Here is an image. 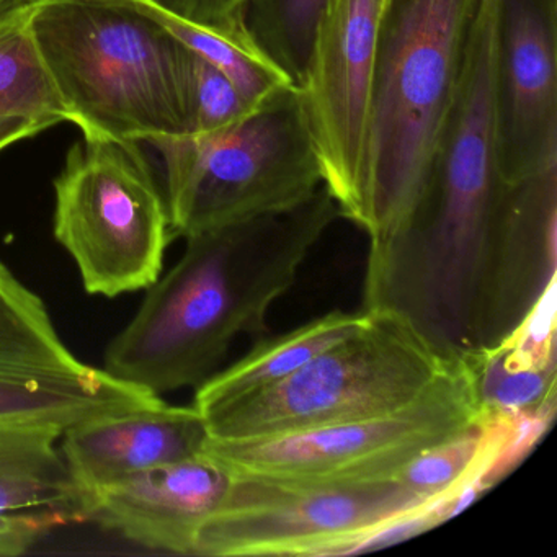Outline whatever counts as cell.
<instances>
[{
	"instance_id": "11",
	"label": "cell",
	"mask_w": 557,
	"mask_h": 557,
	"mask_svg": "<svg viewBox=\"0 0 557 557\" xmlns=\"http://www.w3.org/2000/svg\"><path fill=\"white\" fill-rule=\"evenodd\" d=\"M495 103L504 177L557 165V0H498Z\"/></svg>"
},
{
	"instance_id": "2",
	"label": "cell",
	"mask_w": 557,
	"mask_h": 557,
	"mask_svg": "<svg viewBox=\"0 0 557 557\" xmlns=\"http://www.w3.org/2000/svg\"><path fill=\"white\" fill-rule=\"evenodd\" d=\"M32 30L84 138L190 135L191 51L133 0H41Z\"/></svg>"
},
{
	"instance_id": "1",
	"label": "cell",
	"mask_w": 557,
	"mask_h": 557,
	"mask_svg": "<svg viewBox=\"0 0 557 557\" xmlns=\"http://www.w3.org/2000/svg\"><path fill=\"white\" fill-rule=\"evenodd\" d=\"M338 218L322 187L292 210L185 237L178 262L110 342L103 370L156 396L197 389L239 335L265 334L270 308Z\"/></svg>"
},
{
	"instance_id": "4",
	"label": "cell",
	"mask_w": 557,
	"mask_h": 557,
	"mask_svg": "<svg viewBox=\"0 0 557 557\" xmlns=\"http://www.w3.org/2000/svg\"><path fill=\"white\" fill-rule=\"evenodd\" d=\"M175 237L292 210L322 187L298 87L213 135L158 136Z\"/></svg>"
},
{
	"instance_id": "23",
	"label": "cell",
	"mask_w": 557,
	"mask_h": 557,
	"mask_svg": "<svg viewBox=\"0 0 557 557\" xmlns=\"http://www.w3.org/2000/svg\"><path fill=\"white\" fill-rule=\"evenodd\" d=\"M51 128L48 123L34 122L25 119H0V151H4L14 143L38 135L45 129Z\"/></svg>"
},
{
	"instance_id": "3",
	"label": "cell",
	"mask_w": 557,
	"mask_h": 557,
	"mask_svg": "<svg viewBox=\"0 0 557 557\" xmlns=\"http://www.w3.org/2000/svg\"><path fill=\"white\" fill-rule=\"evenodd\" d=\"M479 0H386L377 32L370 188L383 239L412 210L455 96Z\"/></svg>"
},
{
	"instance_id": "24",
	"label": "cell",
	"mask_w": 557,
	"mask_h": 557,
	"mask_svg": "<svg viewBox=\"0 0 557 557\" xmlns=\"http://www.w3.org/2000/svg\"><path fill=\"white\" fill-rule=\"evenodd\" d=\"M27 2H32V4H38V2H41V0H27Z\"/></svg>"
},
{
	"instance_id": "12",
	"label": "cell",
	"mask_w": 557,
	"mask_h": 557,
	"mask_svg": "<svg viewBox=\"0 0 557 557\" xmlns=\"http://www.w3.org/2000/svg\"><path fill=\"white\" fill-rule=\"evenodd\" d=\"M230 482V472L200 451L92 492L84 521L148 549L194 556L195 536Z\"/></svg>"
},
{
	"instance_id": "18",
	"label": "cell",
	"mask_w": 557,
	"mask_h": 557,
	"mask_svg": "<svg viewBox=\"0 0 557 557\" xmlns=\"http://www.w3.org/2000/svg\"><path fill=\"white\" fill-rule=\"evenodd\" d=\"M331 0H250L246 24L253 40L299 86Z\"/></svg>"
},
{
	"instance_id": "20",
	"label": "cell",
	"mask_w": 557,
	"mask_h": 557,
	"mask_svg": "<svg viewBox=\"0 0 557 557\" xmlns=\"http://www.w3.org/2000/svg\"><path fill=\"white\" fill-rule=\"evenodd\" d=\"M250 106L213 64L191 51L190 135H213L246 119Z\"/></svg>"
},
{
	"instance_id": "21",
	"label": "cell",
	"mask_w": 557,
	"mask_h": 557,
	"mask_svg": "<svg viewBox=\"0 0 557 557\" xmlns=\"http://www.w3.org/2000/svg\"><path fill=\"white\" fill-rule=\"evenodd\" d=\"M74 518L60 510H32L0 515V557L21 556L54 528Z\"/></svg>"
},
{
	"instance_id": "10",
	"label": "cell",
	"mask_w": 557,
	"mask_h": 557,
	"mask_svg": "<svg viewBox=\"0 0 557 557\" xmlns=\"http://www.w3.org/2000/svg\"><path fill=\"white\" fill-rule=\"evenodd\" d=\"M164 403L70 350L44 299L0 262V423L63 435L90 420Z\"/></svg>"
},
{
	"instance_id": "15",
	"label": "cell",
	"mask_w": 557,
	"mask_h": 557,
	"mask_svg": "<svg viewBox=\"0 0 557 557\" xmlns=\"http://www.w3.org/2000/svg\"><path fill=\"white\" fill-rule=\"evenodd\" d=\"M61 432L0 423V515L60 510L84 521L86 494L60 448Z\"/></svg>"
},
{
	"instance_id": "6",
	"label": "cell",
	"mask_w": 557,
	"mask_h": 557,
	"mask_svg": "<svg viewBox=\"0 0 557 557\" xmlns=\"http://www.w3.org/2000/svg\"><path fill=\"white\" fill-rule=\"evenodd\" d=\"M138 145L84 138L54 181V237L90 295L154 285L175 237L165 187Z\"/></svg>"
},
{
	"instance_id": "8",
	"label": "cell",
	"mask_w": 557,
	"mask_h": 557,
	"mask_svg": "<svg viewBox=\"0 0 557 557\" xmlns=\"http://www.w3.org/2000/svg\"><path fill=\"white\" fill-rule=\"evenodd\" d=\"M429 500L397 478L329 482L231 474L223 500L195 536L194 556H347L368 531Z\"/></svg>"
},
{
	"instance_id": "9",
	"label": "cell",
	"mask_w": 557,
	"mask_h": 557,
	"mask_svg": "<svg viewBox=\"0 0 557 557\" xmlns=\"http://www.w3.org/2000/svg\"><path fill=\"white\" fill-rule=\"evenodd\" d=\"M386 0H331L299 83L325 190L341 218L374 233L370 188L377 32Z\"/></svg>"
},
{
	"instance_id": "16",
	"label": "cell",
	"mask_w": 557,
	"mask_h": 557,
	"mask_svg": "<svg viewBox=\"0 0 557 557\" xmlns=\"http://www.w3.org/2000/svg\"><path fill=\"white\" fill-rule=\"evenodd\" d=\"M35 4L0 0V119L70 122L32 30Z\"/></svg>"
},
{
	"instance_id": "7",
	"label": "cell",
	"mask_w": 557,
	"mask_h": 557,
	"mask_svg": "<svg viewBox=\"0 0 557 557\" xmlns=\"http://www.w3.org/2000/svg\"><path fill=\"white\" fill-rule=\"evenodd\" d=\"M479 420L471 373L449 368L412 403L383 416L260 438H207L201 451L231 474L285 481L363 482L393 479L430 446Z\"/></svg>"
},
{
	"instance_id": "14",
	"label": "cell",
	"mask_w": 557,
	"mask_h": 557,
	"mask_svg": "<svg viewBox=\"0 0 557 557\" xmlns=\"http://www.w3.org/2000/svg\"><path fill=\"white\" fill-rule=\"evenodd\" d=\"M368 312L331 311L299 327L273 337H260L249 354L224 370H218L197 387L198 412L256 393L285 380L332 345L363 327Z\"/></svg>"
},
{
	"instance_id": "17",
	"label": "cell",
	"mask_w": 557,
	"mask_h": 557,
	"mask_svg": "<svg viewBox=\"0 0 557 557\" xmlns=\"http://www.w3.org/2000/svg\"><path fill=\"white\" fill-rule=\"evenodd\" d=\"M146 14L162 24L178 41L224 74L252 107L295 86L288 74L259 47L247 24L233 30H214L175 17L149 0H133Z\"/></svg>"
},
{
	"instance_id": "19",
	"label": "cell",
	"mask_w": 557,
	"mask_h": 557,
	"mask_svg": "<svg viewBox=\"0 0 557 557\" xmlns=\"http://www.w3.org/2000/svg\"><path fill=\"white\" fill-rule=\"evenodd\" d=\"M479 416H517L557 404V367L513 370L492 350L466 361Z\"/></svg>"
},
{
	"instance_id": "22",
	"label": "cell",
	"mask_w": 557,
	"mask_h": 557,
	"mask_svg": "<svg viewBox=\"0 0 557 557\" xmlns=\"http://www.w3.org/2000/svg\"><path fill=\"white\" fill-rule=\"evenodd\" d=\"M149 2L191 24L214 28V30H233L246 25V11L250 0H149Z\"/></svg>"
},
{
	"instance_id": "5",
	"label": "cell",
	"mask_w": 557,
	"mask_h": 557,
	"mask_svg": "<svg viewBox=\"0 0 557 557\" xmlns=\"http://www.w3.org/2000/svg\"><path fill=\"white\" fill-rule=\"evenodd\" d=\"M403 321L368 312L363 327L285 380L200 412L208 438H260L393 412L449 368Z\"/></svg>"
},
{
	"instance_id": "13",
	"label": "cell",
	"mask_w": 557,
	"mask_h": 557,
	"mask_svg": "<svg viewBox=\"0 0 557 557\" xmlns=\"http://www.w3.org/2000/svg\"><path fill=\"white\" fill-rule=\"evenodd\" d=\"M207 438L194 406L162 403L73 426L61 435L60 448L87 505V495L99 488L198 455Z\"/></svg>"
}]
</instances>
